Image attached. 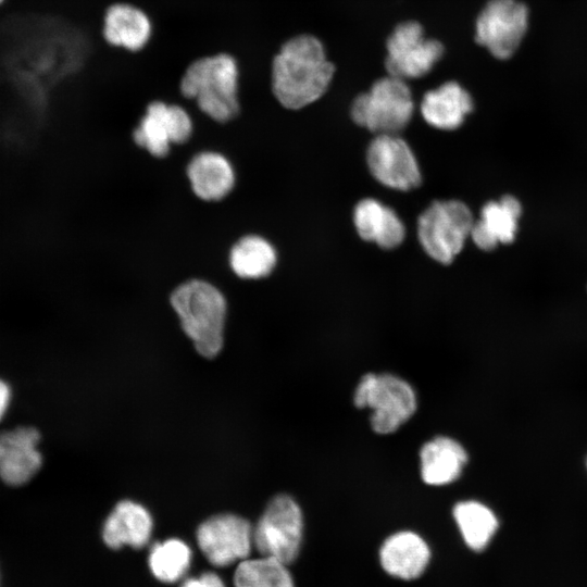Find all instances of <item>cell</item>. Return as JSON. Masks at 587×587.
Returning <instances> with one entry per match:
<instances>
[{
    "label": "cell",
    "instance_id": "ba28073f",
    "mask_svg": "<svg viewBox=\"0 0 587 587\" xmlns=\"http://www.w3.org/2000/svg\"><path fill=\"white\" fill-rule=\"evenodd\" d=\"M303 516L297 501L285 494L275 496L253 528V545L262 557L292 563L300 551Z\"/></svg>",
    "mask_w": 587,
    "mask_h": 587
},
{
    "label": "cell",
    "instance_id": "3957f363",
    "mask_svg": "<svg viewBox=\"0 0 587 587\" xmlns=\"http://www.w3.org/2000/svg\"><path fill=\"white\" fill-rule=\"evenodd\" d=\"M170 303L196 350L208 359L216 357L223 347L227 315L222 290L204 278L192 277L172 290Z\"/></svg>",
    "mask_w": 587,
    "mask_h": 587
},
{
    "label": "cell",
    "instance_id": "5bb4252c",
    "mask_svg": "<svg viewBox=\"0 0 587 587\" xmlns=\"http://www.w3.org/2000/svg\"><path fill=\"white\" fill-rule=\"evenodd\" d=\"M152 36L153 22L141 7L117 1L104 10L101 37L108 46L138 53L147 48Z\"/></svg>",
    "mask_w": 587,
    "mask_h": 587
},
{
    "label": "cell",
    "instance_id": "9c48e42d",
    "mask_svg": "<svg viewBox=\"0 0 587 587\" xmlns=\"http://www.w3.org/2000/svg\"><path fill=\"white\" fill-rule=\"evenodd\" d=\"M388 75L407 80L428 74L445 52L442 43L428 39L415 21L397 25L386 42Z\"/></svg>",
    "mask_w": 587,
    "mask_h": 587
},
{
    "label": "cell",
    "instance_id": "ffe728a7",
    "mask_svg": "<svg viewBox=\"0 0 587 587\" xmlns=\"http://www.w3.org/2000/svg\"><path fill=\"white\" fill-rule=\"evenodd\" d=\"M473 110L471 95L457 82H447L427 91L421 102V113L433 127L453 130L460 127Z\"/></svg>",
    "mask_w": 587,
    "mask_h": 587
},
{
    "label": "cell",
    "instance_id": "277c9868",
    "mask_svg": "<svg viewBox=\"0 0 587 587\" xmlns=\"http://www.w3.org/2000/svg\"><path fill=\"white\" fill-rule=\"evenodd\" d=\"M353 403L359 409L372 410L371 427L379 435L395 433L417 408L413 387L390 373L364 374L354 389Z\"/></svg>",
    "mask_w": 587,
    "mask_h": 587
},
{
    "label": "cell",
    "instance_id": "7a4b0ae2",
    "mask_svg": "<svg viewBox=\"0 0 587 587\" xmlns=\"http://www.w3.org/2000/svg\"><path fill=\"white\" fill-rule=\"evenodd\" d=\"M178 97L192 102L211 122L228 124L241 113V71L237 58L226 51L191 61L178 82Z\"/></svg>",
    "mask_w": 587,
    "mask_h": 587
},
{
    "label": "cell",
    "instance_id": "7c38bea8",
    "mask_svg": "<svg viewBox=\"0 0 587 587\" xmlns=\"http://www.w3.org/2000/svg\"><path fill=\"white\" fill-rule=\"evenodd\" d=\"M366 160L372 175L383 185L410 190L421 184V171L409 145L398 134L376 135Z\"/></svg>",
    "mask_w": 587,
    "mask_h": 587
},
{
    "label": "cell",
    "instance_id": "6da1fadb",
    "mask_svg": "<svg viewBox=\"0 0 587 587\" xmlns=\"http://www.w3.org/2000/svg\"><path fill=\"white\" fill-rule=\"evenodd\" d=\"M334 72L316 37L295 36L286 40L272 59V93L282 107L299 110L324 95Z\"/></svg>",
    "mask_w": 587,
    "mask_h": 587
},
{
    "label": "cell",
    "instance_id": "52a82bcc",
    "mask_svg": "<svg viewBox=\"0 0 587 587\" xmlns=\"http://www.w3.org/2000/svg\"><path fill=\"white\" fill-rule=\"evenodd\" d=\"M193 130V118L185 105L155 98L143 107L132 139L150 157L163 159L170 154L172 146L186 143Z\"/></svg>",
    "mask_w": 587,
    "mask_h": 587
},
{
    "label": "cell",
    "instance_id": "603a6c76",
    "mask_svg": "<svg viewBox=\"0 0 587 587\" xmlns=\"http://www.w3.org/2000/svg\"><path fill=\"white\" fill-rule=\"evenodd\" d=\"M452 515L464 542L474 551L484 550L498 529L495 513L487 505L475 500L455 503Z\"/></svg>",
    "mask_w": 587,
    "mask_h": 587
},
{
    "label": "cell",
    "instance_id": "8fae6325",
    "mask_svg": "<svg viewBox=\"0 0 587 587\" xmlns=\"http://www.w3.org/2000/svg\"><path fill=\"white\" fill-rule=\"evenodd\" d=\"M196 536L203 555L217 567L247 559L253 545L250 522L233 513L216 514L203 521Z\"/></svg>",
    "mask_w": 587,
    "mask_h": 587
},
{
    "label": "cell",
    "instance_id": "44dd1931",
    "mask_svg": "<svg viewBox=\"0 0 587 587\" xmlns=\"http://www.w3.org/2000/svg\"><path fill=\"white\" fill-rule=\"evenodd\" d=\"M353 223L359 236L384 249L399 246L405 228L394 210L375 199L361 200L353 211Z\"/></svg>",
    "mask_w": 587,
    "mask_h": 587
},
{
    "label": "cell",
    "instance_id": "cb8c5ba5",
    "mask_svg": "<svg viewBox=\"0 0 587 587\" xmlns=\"http://www.w3.org/2000/svg\"><path fill=\"white\" fill-rule=\"evenodd\" d=\"M191 558L192 552L185 541L171 538L151 547L148 565L158 580L172 584L186 574Z\"/></svg>",
    "mask_w": 587,
    "mask_h": 587
},
{
    "label": "cell",
    "instance_id": "d4e9b609",
    "mask_svg": "<svg viewBox=\"0 0 587 587\" xmlns=\"http://www.w3.org/2000/svg\"><path fill=\"white\" fill-rule=\"evenodd\" d=\"M235 587H295L287 564L268 557L245 559L234 573Z\"/></svg>",
    "mask_w": 587,
    "mask_h": 587
},
{
    "label": "cell",
    "instance_id": "9a60e30c",
    "mask_svg": "<svg viewBox=\"0 0 587 587\" xmlns=\"http://www.w3.org/2000/svg\"><path fill=\"white\" fill-rule=\"evenodd\" d=\"M186 177L192 195L209 203L224 200L236 186L232 161L215 150L197 152L186 165Z\"/></svg>",
    "mask_w": 587,
    "mask_h": 587
},
{
    "label": "cell",
    "instance_id": "7402d4cb",
    "mask_svg": "<svg viewBox=\"0 0 587 587\" xmlns=\"http://www.w3.org/2000/svg\"><path fill=\"white\" fill-rule=\"evenodd\" d=\"M227 262L236 277L243 280H258L267 277L274 271L277 253L266 238L257 234H247L230 246Z\"/></svg>",
    "mask_w": 587,
    "mask_h": 587
},
{
    "label": "cell",
    "instance_id": "e0dca14e",
    "mask_svg": "<svg viewBox=\"0 0 587 587\" xmlns=\"http://www.w3.org/2000/svg\"><path fill=\"white\" fill-rule=\"evenodd\" d=\"M430 550L426 541L411 530L397 532L385 539L379 550L382 567L389 575L411 580L428 565Z\"/></svg>",
    "mask_w": 587,
    "mask_h": 587
},
{
    "label": "cell",
    "instance_id": "4fadbf2b",
    "mask_svg": "<svg viewBox=\"0 0 587 587\" xmlns=\"http://www.w3.org/2000/svg\"><path fill=\"white\" fill-rule=\"evenodd\" d=\"M40 433L33 426L0 432V479L10 486L28 483L40 470Z\"/></svg>",
    "mask_w": 587,
    "mask_h": 587
},
{
    "label": "cell",
    "instance_id": "4316f807",
    "mask_svg": "<svg viewBox=\"0 0 587 587\" xmlns=\"http://www.w3.org/2000/svg\"><path fill=\"white\" fill-rule=\"evenodd\" d=\"M11 400V389L9 385L0 379V420L5 414Z\"/></svg>",
    "mask_w": 587,
    "mask_h": 587
},
{
    "label": "cell",
    "instance_id": "83f0119b",
    "mask_svg": "<svg viewBox=\"0 0 587 587\" xmlns=\"http://www.w3.org/2000/svg\"><path fill=\"white\" fill-rule=\"evenodd\" d=\"M5 2V0H0V7Z\"/></svg>",
    "mask_w": 587,
    "mask_h": 587
},
{
    "label": "cell",
    "instance_id": "484cf974",
    "mask_svg": "<svg viewBox=\"0 0 587 587\" xmlns=\"http://www.w3.org/2000/svg\"><path fill=\"white\" fill-rule=\"evenodd\" d=\"M180 587H226L222 578L213 572H204L197 577H189Z\"/></svg>",
    "mask_w": 587,
    "mask_h": 587
},
{
    "label": "cell",
    "instance_id": "30bf717a",
    "mask_svg": "<svg viewBox=\"0 0 587 587\" xmlns=\"http://www.w3.org/2000/svg\"><path fill=\"white\" fill-rule=\"evenodd\" d=\"M528 23L527 7L516 0H489L476 20L475 40L497 59H509L519 48Z\"/></svg>",
    "mask_w": 587,
    "mask_h": 587
},
{
    "label": "cell",
    "instance_id": "ac0fdd59",
    "mask_svg": "<svg viewBox=\"0 0 587 587\" xmlns=\"http://www.w3.org/2000/svg\"><path fill=\"white\" fill-rule=\"evenodd\" d=\"M152 528V517L145 507L123 500L104 521L102 539L111 549H120L124 545L140 549L150 540Z\"/></svg>",
    "mask_w": 587,
    "mask_h": 587
},
{
    "label": "cell",
    "instance_id": "5b68a950",
    "mask_svg": "<svg viewBox=\"0 0 587 587\" xmlns=\"http://www.w3.org/2000/svg\"><path fill=\"white\" fill-rule=\"evenodd\" d=\"M413 109L412 93L405 80L387 75L353 100L351 117L355 124L376 135L398 134L411 121Z\"/></svg>",
    "mask_w": 587,
    "mask_h": 587
},
{
    "label": "cell",
    "instance_id": "f1b7e54d",
    "mask_svg": "<svg viewBox=\"0 0 587 587\" xmlns=\"http://www.w3.org/2000/svg\"><path fill=\"white\" fill-rule=\"evenodd\" d=\"M0 585H1V573H0Z\"/></svg>",
    "mask_w": 587,
    "mask_h": 587
},
{
    "label": "cell",
    "instance_id": "2e32d148",
    "mask_svg": "<svg viewBox=\"0 0 587 587\" xmlns=\"http://www.w3.org/2000/svg\"><path fill=\"white\" fill-rule=\"evenodd\" d=\"M521 215L522 204L514 196L491 200L482 208L470 237L484 251H491L500 243H511L517 234Z\"/></svg>",
    "mask_w": 587,
    "mask_h": 587
},
{
    "label": "cell",
    "instance_id": "8992f818",
    "mask_svg": "<svg viewBox=\"0 0 587 587\" xmlns=\"http://www.w3.org/2000/svg\"><path fill=\"white\" fill-rule=\"evenodd\" d=\"M474 218L459 200L435 201L419 217L417 237L424 251L435 261L449 264L471 236Z\"/></svg>",
    "mask_w": 587,
    "mask_h": 587
},
{
    "label": "cell",
    "instance_id": "d6986e66",
    "mask_svg": "<svg viewBox=\"0 0 587 587\" xmlns=\"http://www.w3.org/2000/svg\"><path fill=\"white\" fill-rule=\"evenodd\" d=\"M467 462L466 450L455 439L436 436L420 450V471L423 482L444 486L457 480Z\"/></svg>",
    "mask_w": 587,
    "mask_h": 587
}]
</instances>
